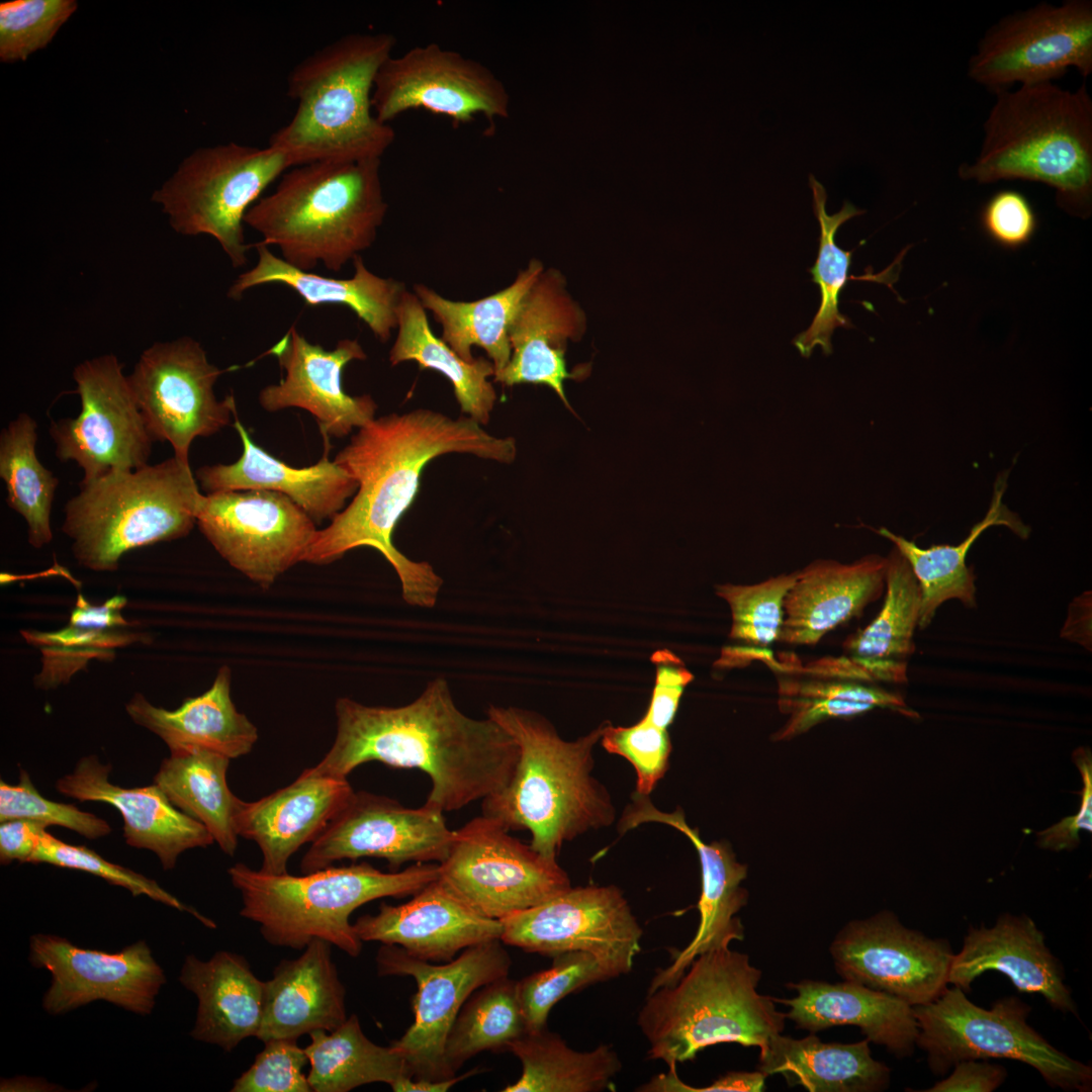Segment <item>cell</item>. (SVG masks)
I'll return each mask as SVG.
<instances>
[{"label":"cell","mask_w":1092,"mask_h":1092,"mask_svg":"<svg viewBox=\"0 0 1092 1092\" xmlns=\"http://www.w3.org/2000/svg\"><path fill=\"white\" fill-rule=\"evenodd\" d=\"M508 1051L520 1060L522 1074L503 1092L613 1091V1081L623 1067L611 1045L578 1052L547 1027L526 1032L512 1041Z\"/></svg>","instance_id":"44"},{"label":"cell","mask_w":1092,"mask_h":1092,"mask_svg":"<svg viewBox=\"0 0 1092 1092\" xmlns=\"http://www.w3.org/2000/svg\"><path fill=\"white\" fill-rule=\"evenodd\" d=\"M230 760L204 748L170 750L153 784L173 806L203 824L224 853L234 855L238 844L234 815L240 799L228 786Z\"/></svg>","instance_id":"43"},{"label":"cell","mask_w":1092,"mask_h":1092,"mask_svg":"<svg viewBox=\"0 0 1092 1092\" xmlns=\"http://www.w3.org/2000/svg\"><path fill=\"white\" fill-rule=\"evenodd\" d=\"M37 424L21 413L0 434V477L10 509L26 522L28 543L39 549L53 540L51 511L58 478L35 452Z\"/></svg>","instance_id":"46"},{"label":"cell","mask_w":1092,"mask_h":1092,"mask_svg":"<svg viewBox=\"0 0 1092 1092\" xmlns=\"http://www.w3.org/2000/svg\"><path fill=\"white\" fill-rule=\"evenodd\" d=\"M766 1075L755 1072H728L705 1087H692L684 1083L676 1074V1067H669L667 1073L654 1076L648 1083L638 1087L643 1092H760L765 1088Z\"/></svg>","instance_id":"60"},{"label":"cell","mask_w":1092,"mask_h":1092,"mask_svg":"<svg viewBox=\"0 0 1092 1092\" xmlns=\"http://www.w3.org/2000/svg\"><path fill=\"white\" fill-rule=\"evenodd\" d=\"M111 765L90 754L56 783L59 793L79 802H99L116 808L123 820V837L135 848L153 851L165 871L176 867L187 849L206 847L214 839L206 827L171 804L155 784L122 788L109 780Z\"/></svg>","instance_id":"28"},{"label":"cell","mask_w":1092,"mask_h":1092,"mask_svg":"<svg viewBox=\"0 0 1092 1092\" xmlns=\"http://www.w3.org/2000/svg\"><path fill=\"white\" fill-rule=\"evenodd\" d=\"M79 487L65 506L62 531L79 565L98 572L115 571L132 549L187 536L204 497L189 463L175 456Z\"/></svg>","instance_id":"9"},{"label":"cell","mask_w":1092,"mask_h":1092,"mask_svg":"<svg viewBox=\"0 0 1092 1092\" xmlns=\"http://www.w3.org/2000/svg\"><path fill=\"white\" fill-rule=\"evenodd\" d=\"M258 260L240 274L228 291L239 300L248 290L265 284H282L293 290L306 305H342L350 308L380 342H387L397 326V309L407 290L394 278L381 277L370 271L361 255L352 261L354 274L350 278H334L299 270L269 247L254 244Z\"/></svg>","instance_id":"34"},{"label":"cell","mask_w":1092,"mask_h":1092,"mask_svg":"<svg viewBox=\"0 0 1092 1092\" xmlns=\"http://www.w3.org/2000/svg\"><path fill=\"white\" fill-rule=\"evenodd\" d=\"M232 670L221 666L211 687L203 694L187 698L175 710L150 703L136 693L125 705L129 718L160 737L170 750L204 748L229 758L251 752L258 729L239 712L231 696Z\"/></svg>","instance_id":"37"},{"label":"cell","mask_w":1092,"mask_h":1092,"mask_svg":"<svg viewBox=\"0 0 1092 1092\" xmlns=\"http://www.w3.org/2000/svg\"><path fill=\"white\" fill-rule=\"evenodd\" d=\"M486 714L514 738L519 758L508 785L482 800L483 816L509 831L529 830L530 845L552 860L565 841L612 823L611 800L590 775L604 726L565 741L534 712L490 705Z\"/></svg>","instance_id":"5"},{"label":"cell","mask_w":1092,"mask_h":1092,"mask_svg":"<svg viewBox=\"0 0 1092 1092\" xmlns=\"http://www.w3.org/2000/svg\"><path fill=\"white\" fill-rule=\"evenodd\" d=\"M455 830L443 812L423 805L406 808L388 797L355 792L342 811L312 841L300 863L302 874L341 859L380 857L391 870L408 861L442 862Z\"/></svg>","instance_id":"21"},{"label":"cell","mask_w":1092,"mask_h":1092,"mask_svg":"<svg viewBox=\"0 0 1092 1092\" xmlns=\"http://www.w3.org/2000/svg\"><path fill=\"white\" fill-rule=\"evenodd\" d=\"M651 661L655 667V680L649 707L643 718L659 728L667 729L694 675L682 660L668 649L655 651Z\"/></svg>","instance_id":"58"},{"label":"cell","mask_w":1092,"mask_h":1092,"mask_svg":"<svg viewBox=\"0 0 1092 1092\" xmlns=\"http://www.w3.org/2000/svg\"><path fill=\"white\" fill-rule=\"evenodd\" d=\"M448 453H465L509 464L517 455L512 437H496L468 417L450 418L418 408L374 419L335 457L358 483L351 503L317 530L303 561L330 564L348 551L369 546L394 568L403 601L433 608L443 579L426 561H414L392 543L393 531L420 488L425 466Z\"/></svg>","instance_id":"1"},{"label":"cell","mask_w":1092,"mask_h":1092,"mask_svg":"<svg viewBox=\"0 0 1092 1092\" xmlns=\"http://www.w3.org/2000/svg\"><path fill=\"white\" fill-rule=\"evenodd\" d=\"M23 635L42 653V669L35 677V686L43 690L67 682L88 660L108 658L114 648L135 640L133 634L117 630L97 631L71 624L56 632H26Z\"/></svg>","instance_id":"51"},{"label":"cell","mask_w":1092,"mask_h":1092,"mask_svg":"<svg viewBox=\"0 0 1092 1092\" xmlns=\"http://www.w3.org/2000/svg\"><path fill=\"white\" fill-rule=\"evenodd\" d=\"M380 170L381 159L292 167L250 207L245 224L289 265L339 272L373 245L386 216Z\"/></svg>","instance_id":"4"},{"label":"cell","mask_w":1092,"mask_h":1092,"mask_svg":"<svg viewBox=\"0 0 1092 1092\" xmlns=\"http://www.w3.org/2000/svg\"><path fill=\"white\" fill-rule=\"evenodd\" d=\"M371 103L376 118L386 124L419 108L454 124L469 122L475 114L493 123L510 112L509 92L488 67L436 42L388 58L375 77Z\"/></svg>","instance_id":"18"},{"label":"cell","mask_w":1092,"mask_h":1092,"mask_svg":"<svg viewBox=\"0 0 1092 1092\" xmlns=\"http://www.w3.org/2000/svg\"><path fill=\"white\" fill-rule=\"evenodd\" d=\"M335 714L334 743L306 774L347 779L369 761L419 768L432 782L425 805L441 812L503 790L519 758L518 744L499 724L460 711L445 678L431 680L416 700L399 707L339 698Z\"/></svg>","instance_id":"2"},{"label":"cell","mask_w":1092,"mask_h":1092,"mask_svg":"<svg viewBox=\"0 0 1092 1092\" xmlns=\"http://www.w3.org/2000/svg\"><path fill=\"white\" fill-rule=\"evenodd\" d=\"M196 525L231 566L264 589L303 561L317 532L289 497L260 489L204 495Z\"/></svg>","instance_id":"17"},{"label":"cell","mask_w":1092,"mask_h":1092,"mask_svg":"<svg viewBox=\"0 0 1092 1092\" xmlns=\"http://www.w3.org/2000/svg\"><path fill=\"white\" fill-rule=\"evenodd\" d=\"M988 971L1007 976L1019 992L1040 994L1054 1009L1077 1014L1063 967L1024 914H1004L991 928L971 926L962 950L953 956L948 984L969 992L974 980Z\"/></svg>","instance_id":"30"},{"label":"cell","mask_w":1092,"mask_h":1092,"mask_svg":"<svg viewBox=\"0 0 1092 1092\" xmlns=\"http://www.w3.org/2000/svg\"><path fill=\"white\" fill-rule=\"evenodd\" d=\"M919 1034L934 1075L966 1060L1009 1059L1035 1069L1052 1087L1091 1090L1092 1068L1062 1053L1028 1023L1030 1007L1017 997L997 1000L991 1009L971 1002L953 986L932 1002L914 1006Z\"/></svg>","instance_id":"10"},{"label":"cell","mask_w":1092,"mask_h":1092,"mask_svg":"<svg viewBox=\"0 0 1092 1092\" xmlns=\"http://www.w3.org/2000/svg\"><path fill=\"white\" fill-rule=\"evenodd\" d=\"M362 942L395 944L431 963L450 962L460 951L500 940V920L484 917L461 901L438 879L400 905L382 903L374 915L353 923Z\"/></svg>","instance_id":"26"},{"label":"cell","mask_w":1092,"mask_h":1092,"mask_svg":"<svg viewBox=\"0 0 1092 1092\" xmlns=\"http://www.w3.org/2000/svg\"><path fill=\"white\" fill-rule=\"evenodd\" d=\"M500 922L505 944L551 957L587 951L618 977L632 970L641 950L642 928L622 891L614 885L570 887Z\"/></svg>","instance_id":"19"},{"label":"cell","mask_w":1092,"mask_h":1092,"mask_svg":"<svg viewBox=\"0 0 1092 1092\" xmlns=\"http://www.w3.org/2000/svg\"><path fill=\"white\" fill-rule=\"evenodd\" d=\"M47 828V826L39 822L24 819L1 822V863L8 864L14 860L19 862H29L38 843L40 834Z\"/></svg>","instance_id":"62"},{"label":"cell","mask_w":1092,"mask_h":1092,"mask_svg":"<svg viewBox=\"0 0 1092 1092\" xmlns=\"http://www.w3.org/2000/svg\"><path fill=\"white\" fill-rule=\"evenodd\" d=\"M1070 68L1092 72V2L1038 3L989 27L968 63V76L993 93L1012 85L1054 82Z\"/></svg>","instance_id":"13"},{"label":"cell","mask_w":1092,"mask_h":1092,"mask_svg":"<svg viewBox=\"0 0 1092 1092\" xmlns=\"http://www.w3.org/2000/svg\"><path fill=\"white\" fill-rule=\"evenodd\" d=\"M646 822H658L684 833L699 854L702 873V893L698 903L700 922L690 943L677 951L671 963L656 972L648 992L673 984L691 963L706 951L729 947L733 940H743L744 927L736 914L747 902V891L740 884L747 868L738 862L727 844L704 842L697 829L685 820L680 809L672 813L656 809L647 796L636 794L634 802L622 817L624 832Z\"/></svg>","instance_id":"25"},{"label":"cell","mask_w":1092,"mask_h":1092,"mask_svg":"<svg viewBox=\"0 0 1092 1092\" xmlns=\"http://www.w3.org/2000/svg\"><path fill=\"white\" fill-rule=\"evenodd\" d=\"M981 223L998 245L1016 249L1027 244L1037 229L1036 213L1025 195L1006 189L996 192L984 204Z\"/></svg>","instance_id":"57"},{"label":"cell","mask_w":1092,"mask_h":1092,"mask_svg":"<svg viewBox=\"0 0 1092 1092\" xmlns=\"http://www.w3.org/2000/svg\"><path fill=\"white\" fill-rule=\"evenodd\" d=\"M786 655L779 660L769 650L753 655L774 671L778 705L788 716L776 735L778 740L800 735L825 720L850 718L878 708L919 717L899 694L879 687L864 666L844 654L824 656L804 665L796 656Z\"/></svg>","instance_id":"24"},{"label":"cell","mask_w":1092,"mask_h":1092,"mask_svg":"<svg viewBox=\"0 0 1092 1092\" xmlns=\"http://www.w3.org/2000/svg\"><path fill=\"white\" fill-rule=\"evenodd\" d=\"M292 167L284 153L269 146L231 142L201 148L182 161L152 200L162 205L175 232L212 237L239 268L253 247L246 242V213Z\"/></svg>","instance_id":"11"},{"label":"cell","mask_w":1092,"mask_h":1092,"mask_svg":"<svg viewBox=\"0 0 1092 1092\" xmlns=\"http://www.w3.org/2000/svg\"><path fill=\"white\" fill-rule=\"evenodd\" d=\"M32 863H49L60 868L77 870L102 878L111 885L119 886L132 896L145 895L157 902L192 914L207 928L216 924L194 908L186 906L163 889L156 881L122 866L110 862L86 846L66 843L44 829L29 859Z\"/></svg>","instance_id":"52"},{"label":"cell","mask_w":1092,"mask_h":1092,"mask_svg":"<svg viewBox=\"0 0 1092 1092\" xmlns=\"http://www.w3.org/2000/svg\"><path fill=\"white\" fill-rule=\"evenodd\" d=\"M73 0H15L0 4V59L25 61L44 48L74 13Z\"/></svg>","instance_id":"53"},{"label":"cell","mask_w":1092,"mask_h":1092,"mask_svg":"<svg viewBox=\"0 0 1092 1092\" xmlns=\"http://www.w3.org/2000/svg\"><path fill=\"white\" fill-rule=\"evenodd\" d=\"M73 378L81 412L77 418L51 423L58 459L76 462L83 470L82 482L148 465L155 441L118 358L105 354L83 361Z\"/></svg>","instance_id":"16"},{"label":"cell","mask_w":1092,"mask_h":1092,"mask_svg":"<svg viewBox=\"0 0 1092 1092\" xmlns=\"http://www.w3.org/2000/svg\"><path fill=\"white\" fill-rule=\"evenodd\" d=\"M126 603L125 597L114 596L101 605H92L79 595L71 611L69 624L97 631L116 630L127 625V621L121 615V610Z\"/></svg>","instance_id":"63"},{"label":"cell","mask_w":1092,"mask_h":1092,"mask_svg":"<svg viewBox=\"0 0 1092 1092\" xmlns=\"http://www.w3.org/2000/svg\"><path fill=\"white\" fill-rule=\"evenodd\" d=\"M251 1067L235 1080L233 1092H310L303 1068L308 1064L304 1048L296 1039L275 1038L264 1042Z\"/></svg>","instance_id":"56"},{"label":"cell","mask_w":1092,"mask_h":1092,"mask_svg":"<svg viewBox=\"0 0 1092 1092\" xmlns=\"http://www.w3.org/2000/svg\"><path fill=\"white\" fill-rule=\"evenodd\" d=\"M870 1041L824 1042L815 1033L793 1038L779 1033L760 1048L758 1071L780 1074L790 1086L810 1092H878L888 1088L890 1069L875 1060Z\"/></svg>","instance_id":"38"},{"label":"cell","mask_w":1092,"mask_h":1092,"mask_svg":"<svg viewBox=\"0 0 1092 1092\" xmlns=\"http://www.w3.org/2000/svg\"><path fill=\"white\" fill-rule=\"evenodd\" d=\"M887 559L872 554L852 563L816 559L803 569L784 602L780 640L815 645L824 635L859 617L886 585Z\"/></svg>","instance_id":"31"},{"label":"cell","mask_w":1092,"mask_h":1092,"mask_svg":"<svg viewBox=\"0 0 1092 1092\" xmlns=\"http://www.w3.org/2000/svg\"><path fill=\"white\" fill-rule=\"evenodd\" d=\"M395 44L391 33H351L299 62L287 80L295 113L271 134L268 146L284 153L293 167L381 159L395 131L376 118L371 98L375 77Z\"/></svg>","instance_id":"6"},{"label":"cell","mask_w":1092,"mask_h":1092,"mask_svg":"<svg viewBox=\"0 0 1092 1092\" xmlns=\"http://www.w3.org/2000/svg\"><path fill=\"white\" fill-rule=\"evenodd\" d=\"M375 963L379 976H408L418 986L412 1000L414 1022L390 1044L404 1059L412 1078L453 1077L444 1059L447 1036L472 993L509 976L512 960L502 941L470 946L443 965L418 959L398 945L382 944Z\"/></svg>","instance_id":"14"},{"label":"cell","mask_w":1092,"mask_h":1092,"mask_svg":"<svg viewBox=\"0 0 1092 1092\" xmlns=\"http://www.w3.org/2000/svg\"><path fill=\"white\" fill-rule=\"evenodd\" d=\"M29 963L51 974L43 1009L59 1015L102 1000L140 1014L152 1013L166 976L150 946L140 940L116 952L83 948L55 934L29 938Z\"/></svg>","instance_id":"22"},{"label":"cell","mask_w":1092,"mask_h":1092,"mask_svg":"<svg viewBox=\"0 0 1092 1092\" xmlns=\"http://www.w3.org/2000/svg\"><path fill=\"white\" fill-rule=\"evenodd\" d=\"M438 880L480 915L502 920L571 887L557 860L509 835L499 822L473 818L455 830Z\"/></svg>","instance_id":"12"},{"label":"cell","mask_w":1092,"mask_h":1092,"mask_svg":"<svg viewBox=\"0 0 1092 1092\" xmlns=\"http://www.w3.org/2000/svg\"><path fill=\"white\" fill-rule=\"evenodd\" d=\"M304 1048L310 1066L307 1080L314 1092H348L370 1083L389 1086L411 1077L402 1056L391 1045L371 1041L356 1014L334 1030H314Z\"/></svg>","instance_id":"45"},{"label":"cell","mask_w":1092,"mask_h":1092,"mask_svg":"<svg viewBox=\"0 0 1092 1092\" xmlns=\"http://www.w3.org/2000/svg\"><path fill=\"white\" fill-rule=\"evenodd\" d=\"M179 982L197 998L190 1035L232 1052L248 1037H257L264 1013L265 982L236 952L216 951L202 961L186 957Z\"/></svg>","instance_id":"36"},{"label":"cell","mask_w":1092,"mask_h":1092,"mask_svg":"<svg viewBox=\"0 0 1092 1092\" xmlns=\"http://www.w3.org/2000/svg\"><path fill=\"white\" fill-rule=\"evenodd\" d=\"M354 793L347 779L311 776L303 770L292 784L260 800L240 799L235 829L238 836L258 844L260 871L286 874L291 855L304 843L314 841Z\"/></svg>","instance_id":"29"},{"label":"cell","mask_w":1092,"mask_h":1092,"mask_svg":"<svg viewBox=\"0 0 1092 1092\" xmlns=\"http://www.w3.org/2000/svg\"><path fill=\"white\" fill-rule=\"evenodd\" d=\"M14 819L36 821L47 827L58 825L88 839L104 837L111 832L110 825L95 814L43 798L22 768L17 785L0 782V822Z\"/></svg>","instance_id":"54"},{"label":"cell","mask_w":1092,"mask_h":1092,"mask_svg":"<svg viewBox=\"0 0 1092 1092\" xmlns=\"http://www.w3.org/2000/svg\"><path fill=\"white\" fill-rule=\"evenodd\" d=\"M347 1018L346 989L333 961L332 944L313 939L299 957L282 960L265 981L257 1038L263 1042L297 1040L314 1030H334Z\"/></svg>","instance_id":"35"},{"label":"cell","mask_w":1092,"mask_h":1092,"mask_svg":"<svg viewBox=\"0 0 1092 1092\" xmlns=\"http://www.w3.org/2000/svg\"><path fill=\"white\" fill-rule=\"evenodd\" d=\"M797 571L769 577L754 584L724 583L716 594L731 611L729 637L751 650H768L780 640L784 622V602L794 584ZM745 648V647H744Z\"/></svg>","instance_id":"50"},{"label":"cell","mask_w":1092,"mask_h":1092,"mask_svg":"<svg viewBox=\"0 0 1092 1092\" xmlns=\"http://www.w3.org/2000/svg\"><path fill=\"white\" fill-rule=\"evenodd\" d=\"M809 182L813 192V210L820 225L818 257L810 273L813 281L819 285L821 302L811 326L794 340L795 347L803 357H809L816 346L821 347L824 354H831L834 330L851 327L850 321L838 309V295L848 279L852 253L836 245L835 235L842 223L864 212L844 201L838 212L828 214L825 188L813 175H809Z\"/></svg>","instance_id":"48"},{"label":"cell","mask_w":1092,"mask_h":1092,"mask_svg":"<svg viewBox=\"0 0 1092 1092\" xmlns=\"http://www.w3.org/2000/svg\"><path fill=\"white\" fill-rule=\"evenodd\" d=\"M222 373L199 342L181 337L146 349L127 376L154 441L169 442L185 463L195 438L212 436L237 414L233 394L219 400L214 393Z\"/></svg>","instance_id":"15"},{"label":"cell","mask_w":1092,"mask_h":1092,"mask_svg":"<svg viewBox=\"0 0 1092 1092\" xmlns=\"http://www.w3.org/2000/svg\"><path fill=\"white\" fill-rule=\"evenodd\" d=\"M267 354L277 359L285 376L261 389L259 402L265 411H307L315 418L326 443L331 437L348 436L354 428L360 429L375 419L377 403L371 395L353 396L342 386L345 367L367 358L357 339H342L333 350H326L291 327Z\"/></svg>","instance_id":"23"},{"label":"cell","mask_w":1092,"mask_h":1092,"mask_svg":"<svg viewBox=\"0 0 1092 1092\" xmlns=\"http://www.w3.org/2000/svg\"><path fill=\"white\" fill-rule=\"evenodd\" d=\"M829 950L843 980L888 993L913 1007L932 1002L944 992L954 956L947 940L907 928L889 911L848 922Z\"/></svg>","instance_id":"20"},{"label":"cell","mask_w":1092,"mask_h":1092,"mask_svg":"<svg viewBox=\"0 0 1092 1092\" xmlns=\"http://www.w3.org/2000/svg\"><path fill=\"white\" fill-rule=\"evenodd\" d=\"M1006 476L1001 475L995 483L990 508L969 536L958 545H933L921 548L913 541L896 535L882 527L876 532L889 539L910 564L922 593L919 629L926 628L937 609L948 600H959L967 608H975L976 577L966 563L967 554L979 536L992 526H1005L1021 538L1030 529L1003 504Z\"/></svg>","instance_id":"41"},{"label":"cell","mask_w":1092,"mask_h":1092,"mask_svg":"<svg viewBox=\"0 0 1092 1092\" xmlns=\"http://www.w3.org/2000/svg\"><path fill=\"white\" fill-rule=\"evenodd\" d=\"M952 1073L925 1092H992L1007 1078L1004 1067L984 1060H966L957 1063Z\"/></svg>","instance_id":"61"},{"label":"cell","mask_w":1092,"mask_h":1092,"mask_svg":"<svg viewBox=\"0 0 1092 1092\" xmlns=\"http://www.w3.org/2000/svg\"><path fill=\"white\" fill-rule=\"evenodd\" d=\"M1073 759L1079 768L1083 780L1081 791V805L1078 812L1064 818L1056 825L1038 833V845L1053 850H1062L1075 847L1079 841L1081 830L1091 831L1092 823V757L1087 747H1079L1073 753Z\"/></svg>","instance_id":"59"},{"label":"cell","mask_w":1092,"mask_h":1092,"mask_svg":"<svg viewBox=\"0 0 1092 1092\" xmlns=\"http://www.w3.org/2000/svg\"><path fill=\"white\" fill-rule=\"evenodd\" d=\"M553 958L549 969L517 981L518 998L528 1031L547 1027L551 1009L565 996L618 977L612 968L587 951H565Z\"/></svg>","instance_id":"49"},{"label":"cell","mask_w":1092,"mask_h":1092,"mask_svg":"<svg viewBox=\"0 0 1092 1092\" xmlns=\"http://www.w3.org/2000/svg\"><path fill=\"white\" fill-rule=\"evenodd\" d=\"M234 427L242 440L243 454L235 463L206 465L196 470L195 478L206 494L246 489L279 492L320 524L332 520L356 493L357 481L335 461H330L328 451L314 465L295 468L256 445L238 415Z\"/></svg>","instance_id":"32"},{"label":"cell","mask_w":1092,"mask_h":1092,"mask_svg":"<svg viewBox=\"0 0 1092 1092\" xmlns=\"http://www.w3.org/2000/svg\"><path fill=\"white\" fill-rule=\"evenodd\" d=\"M974 162L959 166L960 178L980 184L1021 179L1056 191L1058 205L1087 218L1092 211V99L1054 82L994 92Z\"/></svg>","instance_id":"3"},{"label":"cell","mask_w":1092,"mask_h":1092,"mask_svg":"<svg viewBox=\"0 0 1092 1092\" xmlns=\"http://www.w3.org/2000/svg\"><path fill=\"white\" fill-rule=\"evenodd\" d=\"M543 270V264L533 259L509 286L473 301L445 298L421 283L415 284L414 293L441 325V339L453 351L463 360L473 362L475 358L471 349L480 347L486 352L497 374L511 359V325L524 297Z\"/></svg>","instance_id":"39"},{"label":"cell","mask_w":1092,"mask_h":1092,"mask_svg":"<svg viewBox=\"0 0 1092 1092\" xmlns=\"http://www.w3.org/2000/svg\"><path fill=\"white\" fill-rule=\"evenodd\" d=\"M788 986L796 995L774 1000L789 1007L786 1018L798 1027L816 1033L833 1026L853 1025L870 1042L885 1046L897 1058L914 1053L919 1027L913 1006L905 1001L846 980H803Z\"/></svg>","instance_id":"33"},{"label":"cell","mask_w":1092,"mask_h":1092,"mask_svg":"<svg viewBox=\"0 0 1092 1092\" xmlns=\"http://www.w3.org/2000/svg\"><path fill=\"white\" fill-rule=\"evenodd\" d=\"M584 331L583 310L569 294L564 276L556 269H544L515 315L509 332L511 359L493 380L509 387L546 385L571 408L564 381L575 374L566 367V346L568 341L579 340Z\"/></svg>","instance_id":"27"},{"label":"cell","mask_w":1092,"mask_h":1092,"mask_svg":"<svg viewBox=\"0 0 1092 1092\" xmlns=\"http://www.w3.org/2000/svg\"><path fill=\"white\" fill-rule=\"evenodd\" d=\"M528 1032L517 981L504 977L477 989L462 1006L447 1036L444 1059L455 1076L462 1065L485 1051H508Z\"/></svg>","instance_id":"47"},{"label":"cell","mask_w":1092,"mask_h":1092,"mask_svg":"<svg viewBox=\"0 0 1092 1092\" xmlns=\"http://www.w3.org/2000/svg\"><path fill=\"white\" fill-rule=\"evenodd\" d=\"M228 873L242 896L240 915L258 923L269 944L301 950L322 939L356 958L363 942L350 922L351 914L379 898L415 895L438 879L439 863L418 862L384 873L360 862L293 876L267 874L238 862Z\"/></svg>","instance_id":"8"},{"label":"cell","mask_w":1092,"mask_h":1092,"mask_svg":"<svg viewBox=\"0 0 1092 1092\" xmlns=\"http://www.w3.org/2000/svg\"><path fill=\"white\" fill-rule=\"evenodd\" d=\"M887 559L886 596L878 616L843 643L844 655L864 666L878 681L907 682L908 659L915 650L922 593L906 558L894 547Z\"/></svg>","instance_id":"40"},{"label":"cell","mask_w":1092,"mask_h":1092,"mask_svg":"<svg viewBox=\"0 0 1092 1092\" xmlns=\"http://www.w3.org/2000/svg\"><path fill=\"white\" fill-rule=\"evenodd\" d=\"M601 740L608 752L631 762L637 776V794L648 796L668 766L671 743L666 729L655 726L645 718L628 727L606 724Z\"/></svg>","instance_id":"55"},{"label":"cell","mask_w":1092,"mask_h":1092,"mask_svg":"<svg viewBox=\"0 0 1092 1092\" xmlns=\"http://www.w3.org/2000/svg\"><path fill=\"white\" fill-rule=\"evenodd\" d=\"M479 1072H482V1070L476 1067L462 1075H455L451 1078L437 1081L405 1077L390 1087L394 1092H446L457 1083L466 1080Z\"/></svg>","instance_id":"64"},{"label":"cell","mask_w":1092,"mask_h":1092,"mask_svg":"<svg viewBox=\"0 0 1092 1092\" xmlns=\"http://www.w3.org/2000/svg\"><path fill=\"white\" fill-rule=\"evenodd\" d=\"M761 976L730 947L699 954L676 982L647 992L637 1017L647 1058L669 1068L718 1043L764 1046L787 1018L772 997L758 993Z\"/></svg>","instance_id":"7"},{"label":"cell","mask_w":1092,"mask_h":1092,"mask_svg":"<svg viewBox=\"0 0 1092 1092\" xmlns=\"http://www.w3.org/2000/svg\"><path fill=\"white\" fill-rule=\"evenodd\" d=\"M397 334L389 351L392 366L414 361L421 369L444 375L462 413L478 424L486 425L496 401L489 381L494 377L492 362L483 357L473 362L463 360L431 330L427 310L414 292L405 291L397 309Z\"/></svg>","instance_id":"42"}]
</instances>
